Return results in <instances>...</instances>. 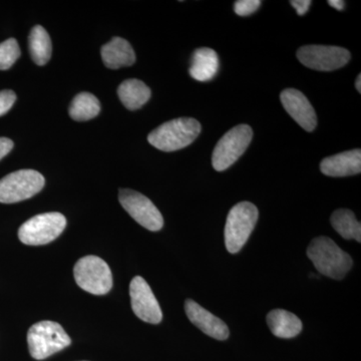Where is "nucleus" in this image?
<instances>
[{"label":"nucleus","mask_w":361,"mask_h":361,"mask_svg":"<svg viewBox=\"0 0 361 361\" xmlns=\"http://www.w3.org/2000/svg\"><path fill=\"white\" fill-rule=\"evenodd\" d=\"M257 207L250 202L236 204L227 216L225 245L231 254L238 253L248 241L258 221Z\"/></svg>","instance_id":"7ed1b4c3"},{"label":"nucleus","mask_w":361,"mask_h":361,"mask_svg":"<svg viewBox=\"0 0 361 361\" xmlns=\"http://www.w3.org/2000/svg\"><path fill=\"white\" fill-rule=\"evenodd\" d=\"M118 97L128 110L135 111L148 103L151 97V90L142 80H127L118 89Z\"/></svg>","instance_id":"a211bd4d"},{"label":"nucleus","mask_w":361,"mask_h":361,"mask_svg":"<svg viewBox=\"0 0 361 361\" xmlns=\"http://www.w3.org/2000/svg\"><path fill=\"white\" fill-rule=\"evenodd\" d=\"M320 170L322 174L334 178L360 174L361 151L355 149L327 157L320 164Z\"/></svg>","instance_id":"4468645a"},{"label":"nucleus","mask_w":361,"mask_h":361,"mask_svg":"<svg viewBox=\"0 0 361 361\" xmlns=\"http://www.w3.org/2000/svg\"><path fill=\"white\" fill-rule=\"evenodd\" d=\"M267 324L271 332L280 338H292L302 331V322L293 313L274 310L268 313Z\"/></svg>","instance_id":"f3484780"},{"label":"nucleus","mask_w":361,"mask_h":361,"mask_svg":"<svg viewBox=\"0 0 361 361\" xmlns=\"http://www.w3.org/2000/svg\"><path fill=\"white\" fill-rule=\"evenodd\" d=\"M219 71V58L217 52L208 47L195 51L192 56L189 73L198 82H209Z\"/></svg>","instance_id":"dca6fc26"},{"label":"nucleus","mask_w":361,"mask_h":361,"mask_svg":"<svg viewBox=\"0 0 361 361\" xmlns=\"http://www.w3.org/2000/svg\"><path fill=\"white\" fill-rule=\"evenodd\" d=\"M101 111L99 99L90 92H80L73 99L70 106L71 118L78 122H85L96 118Z\"/></svg>","instance_id":"412c9836"},{"label":"nucleus","mask_w":361,"mask_h":361,"mask_svg":"<svg viewBox=\"0 0 361 361\" xmlns=\"http://www.w3.org/2000/svg\"><path fill=\"white\" fill-rule=\"evenodd\" d=\"M13 148V142L7 137H0V160L9 153Z\"/></svg>","instance_id":"a878e982"},{"label":"nucleus","mask_w":361,"mask_h":361,"mask_svg":"<svg viewBox=\"0 0 361 361\" xmlns=\"http://www.w3.org/2000/svg\"><path fill=\"white\" fill-rule=\"evenodd\" d=\"M20 49L16 39H9L0 44V70L6 71L20 56Z\"/></svg>","instance_id":"4be33fe9"},{"label":"nucleus","mask_w":361,"mask_h":361,"mask_svg":"<svg viewBox=\"0 0 361 361\" xmlns=\"http://www.w3.org/2000/svg\"><path fill=\"white\" fill-rule=\"evenodd\" d=\"M102 59L104 66L111 70L134 65L135 54L132 45L122 37H114L102 47Z\"/></svg>","instance_id":"2eb2a0df"},{"label":"nucleus","mask_w":361,"mask_h":361,"mask_svg":"<svg viewBox=\"0 0 361 361\" xmlns=\"http://www.w3.org/2000/svg\"><path fill=\"white\" fill-rule=\"evenodd\" d=\"M332 227L344 239H355L361 242V224L355 218V213L348 209H339L330 218Z\"/></svg>","instance_id":"6ab92c4d"},{"label":"nucleus","mask_w":361,"mask_h":361,"mask_svg":"<svg viewBox=\"0 0 361 361\" xmlns=\"http://www.w3.org/2000/svg\"><path fill=\"white\" fill-rule=\"evenodd\" d=\"M327 4H329L330 6L334 7V8L337 9V11H343L344 7H345V2L342 1V0H329Z\"/></svg>","instance_id":"bb28decb"},{"label":"nucleus","mask_w":361,"mask_h":361,"mask_svg":"<svg viewBox=\"0 0 361 361\" xmlns=\"http://www.w3.org/2000/svg\"><path fill=\"white\" fill-rule=\"evenodd\" d=\"M285 111L302 129L312 132L317 125V116L312 104L302 92L295 89H287L280 94Z\"/></svg>","instance_id":"f8f14e48"},{"label":"nucleus","mask_w":361,"mask_h":361,"mask_svg":"<svg viewBox=\"0 0 361 361\" xmlns=\"http://www.w3.org/2000/svg\"><path fill=\"white\" fill-rule=\"evenodd\" d=\"M28 349L35 360H42L71 345L70 336L54 322L35 323L27 334Z\"/></svg>","instance_id":"20e7f679"},{"label":"nucleus","mask_w":361,"mask_h":361,"mask_svg":"<svg viewBox=\"0 0 361 361\" xmlns=\"http://www.w3.org/2000/svg\"><path fill=\"white\" fill-rule=\"evenodd\" d=\"M307 257L318 272L332 279L341 280L353 267V261L334 240L320 236L313 239L307 248Z\"/></svg>","instance_id":"f257e3e1"},{"label":"nucleus","mask_w":361,"mask_h":361,"mask_svg":"<svg viewBox=\"0 0 361 361\" xmlns=\"http://www.w3.org/2000/svg\"><path fill=\"white\" fill-rule=\"evenodd\" d=\"M355 87L358 92H361V75H358L357 78H356Z\"/></svg>","instance_id":"cd10ccee"},{"label":"nucleus","mask_w":361,"mask_h":361,"mask_svg":"<svg viewBox=\"0 0 361 361\" xmlns=\"http://www.w3.org/2000/svg\"><path fill=\"white\" fill-rule=\"evenodd\" d=\"M130 303L135 314L142 322L158 324L163 319V313L158 300L146 280L135 276L130 284Z\"/></svg>","instance_id":"9b49d317"},{"label":"nucleus","mask_w":361,"mask_h":361,"mask_svg":"<svg viewBox=\"0 0 361 361\" xmlns=\"http://www.w3.org/2000/svg\"><path fill=\"white\" fill-rule=\"evenodd\" d=\"M44 177L37 171L20 170L0 180V203L13 204L32 198L44 187Z\"/></svg>","instance_id":"6e6552de"},{"label":"nucleus","mask_w":361,"mask_h":361,"mask_svg":"<svg viewBox=\"0 0 361 361\" xmlns=\"http://www.w3.org/2000/svg\"><path fill=\"white\" fill-rule=\"evenodd\" d=\"M260 6L259 0H238L235 2V13L240 16H248L255 13Z\"/></svg>","instance_id":"5701e85b"},{"label":"nucleus","mask_w":361,"mask_h":361,"mask_svg":"<svg viewBox=\"0 0 361 361\" xmlns=\"http://www.w3.org/2000/svg\"><path fill=\"white\" fill-rule=\"evenodd\" d=\"M201 130V123L195 118H175L149 133L148 141L160 151H178L191 145L200 135Z\"/></svg>","instance_id":"f03ea898"},{"label":"nucleus","mask_w":361,"mask_h":361,"mask_svg":"<svg viewBox=\"0 0 361 361\" xmlns=\"http://www.w3.org/2000/svg\"><path fill=\"white\" fill-rule=\"evenodd\" d=\"M118 200L130 217L149 231H160L164 226L163 216L153 202L144 195L130 189H121Z\"/></svg>","instance_id":"9d476101"},{"label":"nucleus","mask_w":361,"mask_h":361,"mask_svg":"<svg viewBox=\"0 0 361 361\" xmlns=\"http://www.w3.org/2000/svg\"><path fill=\"white\" fill-rule=\"evenodd\" d=\"M73 274L78 286L94 295H104L113 287L110 267L97 256H85L80 259L73 268Z\"/></svg>","instance_id":"39448f33"},{"label":"nucleus","mask_w":361,"mask_h":361,"mask_svg":"<svg viewBox=\"0 0 361 361\" xmlns=\"http://www.w3.org/2000/svg\"><path fill=\"white\" fill-rule=\"evenodd\" d=\"M253 137V130L248 125H239L227 133L214 149L212 165L218 172L231 167L245 153Z\"/></svg>","instance_id":"0eeeda50"},{"label":"nucleus","mask_w":361,"mask_h":361,"mask_svg":"<svg viewBox=\"0 0 361 361\" xmlns=\"http://www.w3.org/2000/svg\"><path fill=\"white\" fill-rule=\"evenodd\" d=\"M66 226V219L63 214H39L20 226L18 238L25 245H45L58 238Z\"/></svg>","instance_id":"423d86ee"},{"label":"nucleus","mask_w":361,"mask_h":361,"mask_svg":"<svg viewBox=\"0 0 361 361\" xmlns=\"http://www.w3.org/2000/svg\"><path fill=\"white\" fill-rule=\"evenodd\" d=\"M30 56L37 66H44L51 59L52 47L49 33L42 26L37 25L30 32Z\"/></svg>","instance_id":"aec40b11"},{"label":"nucleus","mask_w":361,"mask_h":361,"mask_svg":"<svg viewBox=\"0 0 361 361\" xmlns=\"http://www.w3.org/2000/svg\"><path fill=\"white\" fill-rule=\"evenodd\" d=\"M16 101V92L13 90H1L0 92V116L6 115L13 108Z\"/></svg>","instance_id":"b1692460"},{"label":"nucleus","mask_w":361,"mask_h":361,"mask_svg":"<svg viewBox=\"0 0 361 361\" xmlns=\"http://www.w3.org/2000/svg\"><path fill=\"white\" fill-rule=\"evenodd\" d=\"M185 311L190 322L207 336L217 341H226L229 337L230 331L227 324L192 299H187L185 302Z\"/></svg>","instance_id":"ddd939ff"},{"label":"nucleus","mask_w":361,"mask_h":361,"mask_svg":"<svg viewBox=\"0 0 361 361\" xmlns=\"http://www.w3.org/2000/svg\"><path fill=\"white\" fill-rule=\"evenodd\" d=\"M297 58L311 70L332 71L343 68L350 61V52L332 45H305L297 51Z\"/></svg>","instance_id":"1a4fd4ad"},{"label":"nucleus","mask_w":361,"mask_h":361,"mask_svg":"<svg viewBox=\"0 0 361 361\" xmlns=\"http://www.w3.org/2000/svg\"><path fill=\"white\" fill-rule=\"evenodd\" d=\"M290 4L296 9L298 16H304L307 13L312 2L310 0H293V1H290Z\"/></svg>","instance_id":"393cba45"}]
</instances>
